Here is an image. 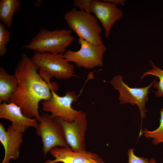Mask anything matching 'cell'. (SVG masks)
I'll use <instances>...</instances> for the list:
<instances>
[{
	"mask_svg": "<svg viewBox=\"0 0 163 163\" xmlns=\"http://www.w3.org/2000/svg\"><path fill=\"white\" fill-rule=\"evenodd\" d=\"M38 69L26 53H21L14 74L18 81L17 89L8 103L15 104L25 116L36 118L39 122V102L50 99L52 90L58 91L59 87L56 82L48 83L44 81L38 72Z\"/></svg>",
	"mask_w": 163,
	"mask_h": 163,
	"instance_id": "cell-1",
	"label": "cell"
},
{
	"mask_svg": "<svg viewBox=\"0 0 163 163\" xmlns=\"http://www.w3.org/2000/svg\"><path fill=\"white\" fill-rule=\"evenodd\" d=\"M31 59L39 69L40 75L48 83L53 77L61 79L77 77L74 66L66 60L63 53L34 52Z\"/></svg>",
	"mask_w": 163,
	"mask_h": 163,
	"instance_id": "cell-2",
	"label": "cell"
},
{
	"mask_svg": "<svg viewBox=\"0 0 163 163\" xmlns=\"http://www.w3.org/2000/svg\"><path fill=\"white\" fill-rule=\"evenodd\" d=\"M72 32L66 29L51 31L42 29L23 48L39 53H63L75 39L71 35Z\"/></svg>",
	"mask_w": 163,
	"mask_h": 163,
	"instance_id": "cell-3",
	"label": "cell"
},
{
	"mask_svg": "<svg viewBox=\"0 0 163 163\" xmlns=\"http://www.w3.org/2000/svg\"><path fill=\"white\" fill-rule=\"evenodd\" d=\"M64 17L70 30L79 38L95 45L103 44L102 29L95 15L73 8Z\"/></svg>",
	"mask_w": 163,
	"mask_h": 163,
	"instance_id": "cell-4",
	"label": "cell"
},
{
	"mask_svg": "<svg viewBox=\"0 0 163 163\" xmlns=\"http://www.w3.org/2000/svg\"><path fill=\"white\" fill-rule=\"evenodd\" d=\"M40 117L41 120L35 128L37 135L42 139L44 158L55 147L70 148L66 141L63 127L56 118L45 113H42Z\"/></svg>",
	"mask_w": 163,
	"mask_h": 163,
	"instance_id": "cell-5",
	"label": "cell"
},
{
	"mask_svg": "<svg viewBox=\"0 0 163 163\" xmlns=\"http://www.w3.org/2000/svg\"><path fill=\"white\" fill-rule=\"evenodd\" d=\"M78 43L81 46L79 50H69L63 54L66 60L74 62L78 67L88 69L103 66V56L107 49L103 43L95 45L79 37Z\"/></svg>",
	"mask_w": 163,
	"mask_h": 163,
	"instance_id": "cell-6",
	"label": "cell"
},
{
	"mask_svg": "<svg viewBox=\"0 0 163 163\" xmlns=\"http://www.w3.org/2000/svg\"><path fill=\"white\" fill-rule=\"evenodd\" d=\"M52 96L49 100H44L41 103L42 110L49 112L55 117H59L68 122H72L82 113L72 107L73 102L77 101L78 95H76L73 91H66L65 95L60 97L55 91H51Z\"/></svg>",
	"mask_w": 163,
	"mask_h": 163,
	"instance_id": "cell-7",
	"label": "cell"
},
{
	"mask_svg": "<svg viewBox=\"0 0 163 163\" xmlns=\"http://www.w3.org/2000/svg\"><path fill=\"white\" fill-rule=\"evenodd\" d=\"M123 78L120 75H116L111 80L110 84L119 92L118 100L120 104L130 103L132 105L136 104L138 106L142 120L147 112L145 105L148 99L149 89L153 85V81L145 87L132 88L124 82Z\"/></svg>",
	"mask_w": 163,
	"mask_h": 163,
	"instance_id": "cell-8",
	"label": "cell"
},
{
	"mask_svg": "<svg viewBox=\"0 0 163 163\" xmlns=\"http://www.w3.org/2000/svg\"><path fill=\"white\" fill-rule=\"evenodd\" d=\"M87 117L86 113L82 112L72 122L56 117L63 127L68 145L74 151L86 150L85 136L87 129Z\"/></svg>",
	"mask_w": 163,
	"mask_h": 163,
	"instance_id": "cell-9",
	"label": "cell"
},
{
	"mask_svg": "<svg viewBox=\"0 0 163 163\" xmlns=\"http://www.w3.org/2000/svg\"><path fill=\"white\" fill-rule=\"evenodd\" d=\"M94 13L101 22L106 37H109L111 29L115 23L120 19L123 14L121 10L113 3L92 0L90 13Z\"/></svg>",
	"mask_w": 163,
	"mask_h": 163,
	"instance_id": "cell-10",
	"label": "cell"
},
{
	"mask_svg": "<svg viewBox=\"0 0 163 163\" xmlns=\"http://www.w3.org/2000/svg\"><path fill=\"white\" fill-rule=\"evenodd\" d=\"M49 152L55 159L46 160L44 163H105L98 155L86 150L75 152L69 147L56 146Z\"/></svg>",
	"mask_w": 163,
	"mask_h": 163,
	"instance_id": "cell-11",
	"label": "cell"
},
{
	"mask_svg": "<svg viewBox=\"0 0 163 163\" xmlns=\"http://www.w3.org/2000/svg\"><path fill=\"white\" fill-rule=\"evenodd\" d=\"M0 118L10 120L13 128L22 133L30 127L35 128L38 123L36 118H30L25 116L20 107L11 103L3 102L0 104Z\"/></svg>",
	"mask_w": 163,
	"mask_h": 163,
	"instance_id": "cell-12",
	"label": "cell"
},
{
	"mask_svg": "<svg viewBox=\"0 0 163 163\" xmlns=\"http://www.w3.org/2000/svg\"><path fill=\"white\" fill-rule=\"evenodd\" d=\"M0 141L4 147L5 156L2 163H9L11 159L18 158L20 149L23 141L22 133L15 129L11 124L6 131L0 123Z\"/></svg>",
	"mask_w": 163,
	"mask_h": 163,
	"instance_id": "cell-13",
	"label": "cell"
},
{
	"mask_svg": "<svg viewBox=\"0 0 163 163\" xmlns=\"http://www.w3.org/2000/svg\"><path fill=\"white\" fill-rule=\"evenodd\" d=\"M18 84L15 75L10 74L4 68L0 67V104L8 102L11 95L16 91Z\"/></svg>",
	"mask_w": 163,
	"mask_h": 163,
	"instance_id": "cell-14",
	"label": "cell"
},
{
	"mask_svg": "<svg viewBox=\"0 0 163 163\" xmlns=\"http://www.w3.org/2000/svg\"><path fill=\"white\" fill-rule=\"evenodd\" d=\"M21 5L19 0H0V20L7 28L11 27L14 14Z\"/></svg>",
	"mask_w": 163,
	"mask_h": 163,
	"instance_id": "cell-15",
	"label": "cell"
},
{
	"mask_svg": "<svg viewBox=\"0 0 163 163\" xmlns=\"http://www.w3.org/2000/svg\"><path fill=\"white\" fill-rule=\"evenodd\" d=\"M150 62L152 67V69L144 72L141 76V78L142 79L147 75H151L158 77L159 81H157V78L155 79L153 81V86L158 90L155 93L156 96L157 97H163V71L156 66L152 61H150Z\"/></svg>",
	"mask_w": 163,
	"mask_h": 163,
	"instance_id": "cell-16",
	"label": "cell"
},
{
	"mask_svg": "<svg viewBox=\"0 0 163 163\" xmlns=\"http://www.w3.org/2000/svg\"><path fill=\"white\" fill-rule=\"evenodd\" d=\"M160 124L159 127L153 131H149L145 129L142 131L145 137L153 138L152 143L154 145L163 142V108L160 110Z\"/></svg>",
	"mask_w": 163,
	"mask_h": 163,
	"instance_id": "cell-17",
	"label": "cell"
},
{
	"mask_svg": "<svg viewBox=\"0 0 163 163\" xmlns=\"http://www.w3.org/2000/svg\"><path fill=\"white\" fill-rule=\"evenodd\" d=\"M11 39L9 30L2 23H0V56L2 57L7 52L6 45Z\"/></svg>",
	"mask_w": 163,
	"mask_h": 163,
	"instance_id": "cell-18",
	"label": "cell"
},
{
	"mask_svg": "<svg viewBox=\"0 0 163 163\" xmlns=\"http://www.w3.org/2000/svg\"><path fill=\"white\" fill-rule=\"evenodd\" d=\"M92 0H74L73 2V5L78 7L81 10L90 13V8Z\"/></svg>",
	"mask_w": 163,
	"mask_h": 163,
	"instance_id": "cell-19",
	"label": "cell"
},
{
	"mask_svg": "<svg viewBox=\"0 0 163 163\" xmlns=\"http://www.w3.org/2000/svg\"><path fill=\"white\" fill-rule=\"evenodd\" d=\"M133 151V149L130 148L128 150V163H150L147 158L136 156Z\"/></svg>",
	"mask_w": 163,
	"mask_h": 163,
	"instance_id": "cell-20",
	"label": "cell"
},
{
	"mask_svg": "<svg viewBox=\"0 0 163 163\" xmlns=\"http://www.w3.org/2000/svg\"><path fill=\"white\" fill-rule=\"evenodd\" d=\"M103 1L106 2H109L113 3L117 5H121L123 6L125 4V0H104Z\"/></svg>",
	"mask_w": 163,
	"mask_h": 163,
	"instance_id": "cell-21",
	"label": "cell"
},
{
	"mask_svg": "<svg viewBox=\"0 0 163 163\" xmlns=\"http://www.w3.org/2000/svg\"><path fill=\"white\" fill-rule=\"evenodd\" d=\"M150 163H156L155 159L153 158H152L149 161Z\"/></svg>",
	"mask_w": 163,
	"mask_h": 163,
	"instance_id": "cell-22",
	"label": "cell"
}]
</instances>
